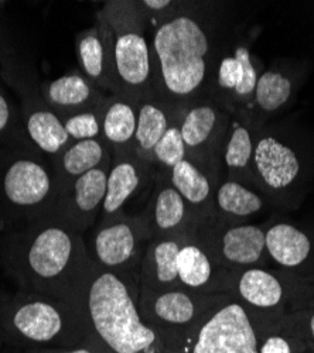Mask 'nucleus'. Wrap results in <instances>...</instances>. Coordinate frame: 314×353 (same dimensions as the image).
Returning a JSON list of instances; mask_svg holds the SVG:
<instances>
[{
  "label": "nucleus",
  "instance_id": "nucleus-14",
  "mask_svg": "<svg viewBox=\"0 0 314 353\" xmlns=\"http://www.w3.org/2000/svg\"><path fill=\"white\" fill-rule=\"evenodd\" d=\"M149 207L141 214L152 239L167 236H193L197 218L191 208L171 185L167 171L157 168Z\"/></svg>",
  "mask_w": 314,
  "mask_h": 353
},
{
  "label": "nucleus",
  "instance_id": "nucleus-11",
  "mask_svg": "<svg viewBox=\"0 0 314 353\" xmlns=\"http://www.w3.org/2000/svg\"><path fill=\"white\" fill-rule=\"evenodd\" d=\"M225 294H202L183 287L148 290L139 287V311L156 332L164 330H188Z\"/></svg>",
  "mask_w": 314,
  "mask_h": 353
},
{
  "label": "nucleus",
  "instance_id": "nucleus-5",
  "mask_svg": "<svg viewBox=\"0 0 314 353\" xmlns=\"http://www.w3.org/2000/svg\"><path fill=\"white\" fill-rule=\"evenodd\" d=\"M184 343V353H259L255 323L233 294L222 296L188 328Z\"/></svg>",
  "mask_w": 314,
  "mask_h": 353
},
{
  "label": "nucleus",
  "instance_id": "nucleus-25",
  "mask_svg": "<svg viewBox=\"0 0 314 353\" xmlns=\"http://www.w3.org/2000/svg\"><path fill=\"white\" fill-rule=\"evenodd\" d=\"M137 102L109 95L101 108V139L110 154L135 152Z\"/></svg>",
  "mask_w": 314,
  "mask_h": 353
},
{
  "label": "nucleus",
  "instance_id": "nucleus-21",
  "mask_svg": "<svg viewBox=\"0 0 314 353\" xmlns=\"http://www.w3.org/2000/svg\"><path fill=\"white\" fill-rule=\"evenodd\" d=\"M296 91L297 79L293 71L284 63L277 61L262 71L256 82L252 101L238 112L245 113L256 125L264 128L271 117L289 106Z\"/></svg>",
  "mask_w": 314,
  "mask_h": 353
},
{
  "label": "nucleus",
  "instance_id": "nucleus-19",
  "mask_svg": "<svg viewBox=\"0 0 314 353\" xmlns=\"http://www.w3.org/2000/svg\"><path fill=\"white\" fill-rule=\"evenodd\" d=\"M262 130L264 128L256 125L245 113L238 110L231 113L219 152L222 180H235L252 185V157Z\"/></svg>",
  "mask_w": 314,
  "mask_h": 353
},
{
  "label": "nucleus",
  "instance_id": "nucleus-13",
  "mask_svg": "<svg viewBox=\"0 0 314 353\" xmlns=\"http://www.w3.org/2000/svg\"><path fill=\"white\" fill-rule=\"evenodd\" d=\"M2 192L5 199L16 208L36 210L57 201L54 174L33 157H19L3 171Z\"/></svg>",
  "mask_w": 314,
  "mask_h": 353
},
{
  "label": "nucleus",
  "instance_id": "nucleus-7",
  "mask_svg": "<svg viewBox=\"0 0 314 353\" xmlns=\"http://www.w3.org/2000/svg\"><path fill=\"white\" fill-rule=\"evenodd\" d=\"M152 236L144 215H118L106 222L95 233L92 241L94 264L117 273H133L140 268L146 252L144 246Z\"/></svg>",
  "mask_w": 314,
  "mask_h": 353
},
{
  "label": "nucleus",
  "instance_id": "nucleus-12",
  "mask_svg": "<svg viewBox=\"0 0 314 353\" xmlns=\"http://www.w3.org/2000/svg\"><path fill=\"white\" fill-rule=\"evenodd\" d=\"M262 71L248 40L235 37L217 63L210 98L231 113L245 109Z\"/></svg>",
  "mask_w": 314,
  "mask_h": 353
},
{
  "label": "nucleus",
  "instance_id": "nucleus-32",
  "mask_svg": "<svg viewBox=\"0 0 314 353\" xmlns=\"http://www.w3.org/2000/svg\"><path fill=\"white\" fill-rule=\"evenodd\" d=\"M63 123L72 141L101 139V109L74 113L64 117Z\"/></svg>",
  "mask_w": 314,
  "mask_h": 353
},
{
  "label": "nucleus",
  "instance_id": "nucleus-20",
  "mask_svg": "<svg viewBox=\"0 0 314 353\" xmlns=\"http://www.w3.org/2000/svg\"><path fill=\"white\" fill-rule=\"evenodd\" d=\"M167 176L194 212L197 222L214 215V194L222 180L219 168L186 157L167 171Z\"/></svg>",
  "mask_w": 314,
  "mask_h": 353
},
{
  "label": "nucleus",
  "instance_id": "nucleus-34",
  "mask_svg": "<svg viewBox=\"0 0 314 353\" xmlns=\"http://www.w3.org/2000/svg\"><path fill=\"white\" fill-rule=\"evenodd\" d=\"M177 5L179 2H175V0H140V2H137L141 14L145 16L148 27L170 14L177 8Z\"/></svg>",
  "mask_w": 314,
  "mask_h": 353
},
{
  "label": "nucleus",
  "instance_id": "nucleus-2",
  "mask_svg": "<svg viewBox=\"0 0 314 353\" xmlns=\"http://www.w3.org/2000/svg\"><path fill=\"white\" fill-rule=\"evenodd\" d=\"M82 305L97 336L112 353H150L160 335L139 311L133 273H117L91 263Z\"/></svg>",
  "mask_w": 314,
  "mask_h": 353
},
{
  "label": "nucleus",
  "instance_id": "nucleus-3",
  "mask_svg": "<svg viewBox=\"0 0 314 353\" xmlns=\"http://www.w3.org/2000/svg\"><path fill=\"white\" fill-rule=\"evenodd\" d=\"M14 268L47 292L84 294L91 263L79 238L67 225H47L24 241Z\"/></svg>",
  "mask_w": 314,
  "mask_h": 353
},
{
  "label": "nucleus",
  "instance_id": "nucleus-23",
  "mask_svg": "<svg viewBox=\"0 0 314 353\" xmlns=\"http://www.w3.org/2000/svg\"><path fill=\"white\" fill-rule=\"evenodd\" d=\"M40 90L47 105L61 119L78 112L101 109L109 97L81 72L66 74L52 81L40 82Z\"/></svg>",
  "mask_w": 314,
  "mask_h": 353
},
{
  "label": "nucleus",
  "instance_id": "nucleus-24",
  "mask_svg": "<svg viewBox=\"0 0 314 353\" xmlns=\"http://www.w3.org/2000/svg\"><path fill=\"white\" fill-rule=\"evenodd\" d=\"M190 236L155 238L149 242L140 264V288L168 290L181 287L179 281V253Z\"/></svg>",
  "mask_w": 314,
  "mask_h": 353
},
{
  "label": "nucleus",
  "instance_id": "nucleus-28",
  "mask_svg": "<svg viewBox=\"0 0 314 353\" xmlns=\"http://www.w3.org/2000/svg\"><path fill=\"white\" fill-rule=\"evenodd\" d=\"M271 201L252 185L221 180L214 194V216L226 222H248L265 210Z\"/></svg>",
  "mask_w": 314,
  "mask_h": 353
},
{
  "label": "nucleus",
  "instance_id": "nucleus-22",
  "mask_svg": "<svg viewBox=\"0 0 314 353\" xmlns=\"http://www.w3.org/2000/svg\"><path fill=\"white\" fill-rule=\"evenodd\" d=\"M110 163L112 160L85 172L57 198L55 203L64 207L71 229L90 225L98 211L102 210Z\"/></svg>",
  "mask_w": 314,
  "mask_h": 353
},
{
  "label": "nucleus",
  "instance_id": "nucleus-30",
  "mask_svg": "<svg viewBox=\"0 0 314 353\" xmlns=\"http://www.w3.org/2000/svg\"><path fill=\"white\" fill-rule=\"evenodd\" d=\"M259 353H307V345L277 327V321L255 325Z\"/></svg>",
  "mask_w": 314,
  "mask_h": 353
},
{
  "label": "nucleus",
  "instance_id": "nucleus-31",
  "mask_svg": "<svg viewBox=\"0 0 314 353\" xmlns=\"http://www.w3.org/2000/svg\"><path fill=\"white\" fill-rule=\"evenodd\" d=\"M186 157H187V152H186V145L180 133V128L177 123V113H176L173 123L170 125L164 136L160 139V141L155 147L153 154H152V163L157 168L168 171Z\"/></svg>",
  "mask_w": 314,
  "mask_h": 353
},
{
  "label": "nucleus",
  "instance_id": "nucleus-9",
  "mask_svg": "<svg viewBox=\"0 0 314 353\" xmlns=\"http://www.w3.org/2000/svg\"><path fill=\"white\" fill-rule=\"evenodd\" d=\"M230 121L231 112L211 98L177 109V123L187 157L221 170L219 152Z\"/></svg>",
  "mask_w": 314,
  "mask_h": 353
},
{
  "label": "nucleus",
  "instance_id": "nucleus-4",
  "mask_svg": "<svg viewBox=\"0 0 314 353\" xmlns=\"http://www.w3.org/2000/svg\"><path fill=\"white\" fill-rule=\"evenodd\" d=\"M99 13L112 32L119 95L135 102L156 98L148 23L137 2L112 0L105 2Z\"/></svg>",
  "mask_w": 314,
  "mask_h": 353
},
{
  "label": "nucleus",
  "instance_id": "nucleus-16",
  "mask_svg": "<svg viewBox=\"0 0 314 353\" xmlns=\"http://www.w3.org/2000/svg\"><path fill=\"white\" fill-rule=\"evenodd\" d=\"M156 172L155 164L140 159L135 152L113 154L102 203L104 222L122 215L125 205L141 188L153 184Z\"/></svg>",
  "mask_w": 314,
  "mask_h": 353
},
{
  "label": "nucleus",
  "instance_id": "nucleus-33",
  "mask_svg": "<svg viewBox=\"0 0 314 353\" xmlns=\"http://www.w3.org/2000/svg\"><path fill=\"white\" fill-rule=\"evenodd\" d=\"M277 327L286 334L302 339L307 347L314 346V308L288 311L277 321Z\"/></svg>",
  "mask_w": 314,
  "mask_h": 353
},
{
  "label": "nucleus",
  "instance_id": "nucleus-18",
  "mask_svg": "<svg viewBox=\"0 0 314 353\" xmlns=\"http://www.w3.org/2000/svg\"><path fill=\"white\" fill-rule=\"evenodd\" d=\"M63 305L44 299H21L13 303L6 314V327L27 341L50 342L64 330Z\"/></svg>",
  "mask_w": 314,
  "mask_h": 353
},
{
  "label": "nucleus",
  "instance_id": "nucleus-17",
  "mask_svg": "<svg viewBox=\"0 0 314 353\" xmlns=\"http://www.w3.org/2000/svg\"><path fill=\"white\" fill-rule=\"evenodd\" d=\"M179 281L186 290L202 294H231L233 272L224 269L193 236L187 238L179 253Z\"/></svg>",
  "mask_w": 314,
  "mask_h": 353
},
{
  "label": "nucleus",
  "instance_id": "nucleus-8",
  "mask_svg": "<svg viewBox=\"0 0 314 353\" xmlns=\"http://www.w3.org/2000/svg\"><path fill=\"white\" fill-rule=\"evenodd\" d=\"M252 185L273 205L286 202L300 176V160L296 152L276 136L262 130L255 144Z\"/></svg>",
  "mask_w": 314,
  "mask_h": 353
},
{
  "label": "nucleus",
  "instance_id": "nucleus-1",
  "mask_svg": "<svg viewBox=\"0 0 314 353\" xmlns=\"http://www.w3.org/2000/svg\"><path fill=\"white\" fill-rule=\"evenodd\" d=\"M149 27L156 98L176 109L210 98L217 63L234 41L218 3L179 2Z\"/></svg>",
  "mask_w": 314,
  "mask_h": 353
},
{
  "label": "nucleus",
  "instance_id": "nucleus-6",
  "mask_svg": "<svg viewBox=\"0 0 314 353\" xmlns=\"http://www.w3.org/2000/svg\"><path fill=\"white\" fill-rule=\"evenodd\" d=\"M266 225L226 222L211 215L197 222L193 238L204 246L219 266L237 273L251 268L268 266Z\"/></svg>",
  "mask_w": 314,
  "mask_h": 353
},
{
  "label": "nucleus",
  "instance_id": "nucleus-29",
  "mask_svg": "<svg viewBox=\"0 0 314 353\" xmlns=\"http://www.w3.org/2000/svg\"><path fill=\"white\" fill-rule=\"evenodd\" d=\"M177 109L150 98L137 102V126L135 134V153L149 163L155 147L173 123ZM153 164V163H152Z\"/></svg>",
  "mask_w": 314,
  "mask_h": 353
},
{
  "label": "nucleus",
  "instance_id": "nucleus-35",
  "mask_svg": "<svg viewBox=\"0 0 314 353\" xmlns=\"http://www.w3.org/2000/svg\"><path fill=\"white\" fill-rule=\"evenodd\" d=\"M13 110L6 97L0 92V134L8 132L13 125Z\"/></svg>",
  "mask_w": 314,
  "mask_h": 353
},
{
  "label": "nucleus",
  "instance_id": "nucleus-26",
  "mask_svg": "<svg viewBox=\"0 0 314 353\" xmlns=\"http://www.w3.org/2000/svg\"><path fill=\"white\" fill-rule=\"evenodd\" d=\"M109 160H112V154L102 139L72 141L61 154L52 159V174L59 195L81 175Z\"/></svg>",
  "mask_w": 314,
  "mask_h": 353
},
{
  "label": "nucleus",
  "instance_id": "nucleus-36",
  "mask_svg": "<svg viewBox=\"0 0 314 353\" xmlns=\"http://www.w3.org/2000/svg\"><path fill=\"white\" fill-rule=\"evenodd\" d=\"M63 353H91L87 349H77V350H71V352H63Z\"/></svg>",
  "mask_w": 314,
  "mask_h": 353
},
{
  "label": "nucleus",
  "instance_id": "nucleus-10",
  "mask_svg": "<svg viewBox=\"0 0 314 353\" xmlns=\"http://www.w3.org/2000/svg\"><path fill=\"white\" fill-rule=\"evenodd\" d=\"M306 288L291 284L286 279L266 268H251L234 274L233 296L246 308L255 325L279 321L286 314L292 292L299 294Z\"/></svg>",
  "mask_w": 314,
  "mask_h": 353
},
{
  "label": "nucleus",
  "instance_id": "nucleus-37",
  "mask_svg": "<svg viewBox=\"0 0 314 353\" xmlns=\"http://www.w3.org/2000/svg\"><path fill=\"white\" fill-rule=\"evenodd\" d=\"M307 349H308V352H310V353H314V346H308Z\"/></svg>",
  "mask_w": 314,
  "mask_h": 353
},
{
  "label": "nucleus",
  "instance_id": "nucleus-27",
  "mask_svg": "<svg viewBox=\"0 0 314 353\" xmlns=\"http://www.w3.org/2000/svg\"><path fill=\"white\" fill-rule=\"evenodd\" d=\"M265 246L269 261L292 272L303 268L313 253V243L308 234L284 221L266 225Z\"/></svg>",
  "mask_w": 314,
  "mask_h": 353
},
{
  "label": "nucleus",
  "instance_id": "nucleus-15",
  "mask_svg": "<svg viewBox=\"0 0 314 353\" xmlns=\"http://www.w3.org/2000/svg\"><path fill=\"white\" fill-rule=\"evenodd\" d=\"M75 50L81 74L108 95H119L113 61V39L105 17L98 12L95 24L78 34Z\"/></svg>",
  "mask_w": 314,
  "mask_h": 353
}]
</instances>
